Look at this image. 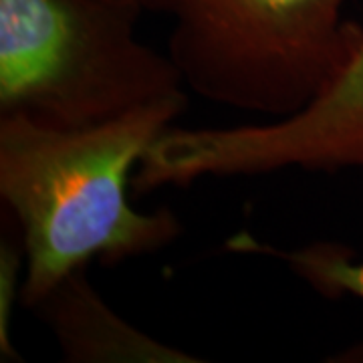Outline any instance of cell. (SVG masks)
Here are the masks:
<instances>
[{
	"label": "cell",
	"instance_id": "cell-1",
	"mask_svg": "<svg viewBox=\"0 0 363 363\" xmlns=\"http://www.w3.org/2000/svg\"><path fill=\"white\" fill-rule=\"evenodd\" d=\"M188 107L186 93L97 125L59 130L0 117V198L23 234L21 303L33 309L69 272L116 267L169 247L184 230L169 210L130 204L133 168Z\"/></svg>",
	"mask_w": 363,
	"mask_h": 363
},
{
	"label": "cell",
	"instance_id": "cell-2",
	"mask_svg": "<svg viewBox=\"0 0 363 363\" xmlns=\"http://www.w3.org/2000/svg\"><path fill=\"white\" fill-rule=\"evenodd\" d=\"M138 0H0V117L77 130L184 93L169 55L135 39Z\"/></svg>",
	"mask_w": 363,
	"mask_h": 363
},
{
	"label": "cell",
	"instance_id": "cell-3",
	"mask_svg": "<svg viewBox=\"0 0 363 363\" xmlns=\"http://www.w3.org/2000/svg\"><path fill=\"white\" fill-rule=\"evenodd\" d=\"M172 18L169 59L208 101L272 119L311 101L350 59L363 26L347 0H138Z\"/></svg>",
	"mask_w": 363,
	"mask_h": 363
},
{
	"label": "cell",
	"instance_id": "cell-4",
	"mask_svg": "<svg viewBox=\"0 0 363 363\" xmlns=\"http://www.w3.org/2000/svg\"><path fill=\"white\" fill-rule=\"evenodd\" d=\"M286 168L363 169V35L345 65L293 116L264 125L169 128L143 154L131 188L147 194L200 178L260 176Z\"/></svg>",
	"mask_w": 363,
	"mask_h": 363
},
{
	"label": "cell",
	"instance_id": "cell-5",
	"mask_svg": "<svg viewBox=\"0 0 363 363\" xmlns=\"http://www.w3.org/2000/svg\"><path fill=\"white\" fill-rule=\"evenodd\" d=\"M85 271L69 272L30 309L52 331L65 362H200V357L162 343L121 319L91 285Z\"/></svg>",
	"mask_w": 363,
	"mask_h": 363
},
{
	"label": "cell",
	"instance_id": "cell-6",
	"mask_svg": "<svg viewBox=\"0 0 363 363\" xmlns=\"http://www.w3.org/2000/svg\"><path fill=\"white\" fill-rule=\"evenodd\" d=\"M226 248L281 260L298 279L325 297L351 295L363 301V260L357 262L353 252L343 245L315 242L298 250H283L271 242H262L252 234L238 233L226 240Z\"/></svg>",
	"mask_w": 363,
	"mask_h": 363
},
{
	"label": "cell",
	"instance_id": "cell-7",
	"mask_svg": "<svg viewBox=\"0 0 363 363\" xmlns=\"http://www.w3.org/2000/svg\"><path fill=\"white\" fill-rule=\"evenodd\" d=\"M26 255L21 226L13 214L4 208L2 214V238H0V359L9 363H23L25 357L16 351L11 333L13 307L21 286L16 285L25 277Z\"/></svg>",
	"mask_w": 363,
	"mask_h": 363
}]
</instances>
